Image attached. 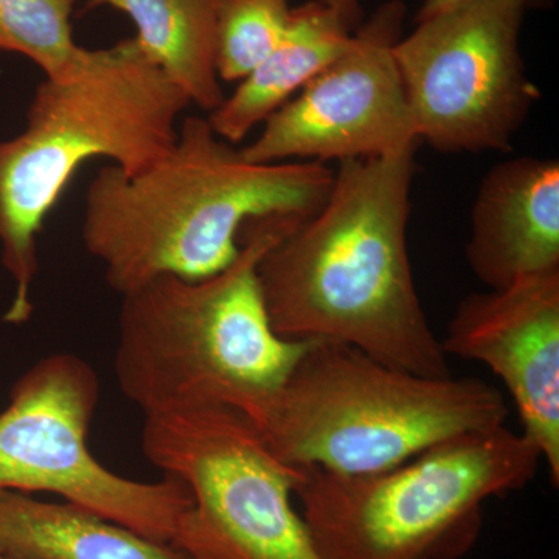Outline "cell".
<instances>
[{"instance_id": "obj_20", "label": "cell", "mask_w": 559, "mask_h": 559, "mask_svg": "<svg viewBox=\"0 0 559 559\" xmlns=\"http://www.w3.org/2000/svg\"><path fill=\"white\" fill-rule=\"evenodd\" d=\"M0 559H7V558L0 557Z\"/></svg>"}, {"instance_id": "obj_17", "label": "cell", "mask_w": 559, "mask_h": 559, "mask_svg": "<svg viewBox=\"0 0 559 559\" xmlns=\"http://www.w3.org/2000/svg\"><path fill=\"white\" fill-rule=\"evenodd\" d=\"M290 10L288 0H221L215 38L218 79H246L285 35Z\"/></svg>"}, {"instance_id": "obj_1", "label": "cell", "mask_w": 559, "mask_h": 559, "mask_svg": "<svg viewBox=\"0 0 559 559\" xmlns=\"http://www.w3.org/2000/svg\"><path fill=\"white\" fill-rule=\"evenodd\" d=\"M415 151L340 162L323 207L261 257V297L278 336L337 342L419 377H452L407 252Z\"/></svg>"}, {"instance_id": "obj_3", "label": "cell", "mask_w": 559, "mask_h": 559, "mask_svg": "<svg viewBox=\"0 0 559 559\" xmlns=\"http://www.w3.org/2000/svg\"><path fill=\"white\" fill-rule=\"evenodd\" d=\"M189 106L134 36L83 47L64 73L44 76L24 130L0 140V261L14 285L7 323L32 319L38 237L75 173L92 159L130 176L148 170L171 148Z\"/></svg>"}, {"instance_id": "obj_4", "label": "cell", "mask_w": 559, "mask_h": 559, "mask_svg": "<svg viewBox=\"0 0 559 559\" xmlns=\"http://www.w3.org/2000/svg\"><path fill=\"white\" fill-rule=\"evenodd\" d=\"M297 224L257 221L223 271L160 275L121 296L114 374L145 417L204 404L248 414L285 382L308 341L272 330L259 263Z\"/></svg>"}, {"instance_id": "obj_12", "label": "cell", "mask_w": 559, "mask_h": 559, "mask_svg": "<svg viewBox=\"0 0 559 559\" xmlns=\"http://www.w3.org/2000/svg\"><path fill=\"white\" fill-rule=\"evenodd\" d=\"M466 259L491 289L559 271V162L516 157L481 179Z\"/></svg>"}, {"instance_id": "obj_7", "label": "cell", "mask_w": 559, "mask_h": 559, "mask_svg": "<svg viewBox=\"0 0 559 559\" xmlns=\"http://www.w3.org/2000/svg\"><path fill=\"white\" fill-rule=\"evenodd\" d=\"M142 451L193 506L173 546L189 559H322L294 509L286 465L241 411L224 404L146 415Z\"/></svg>"}, {"instance_id": "obj_2", "label": "cell", "mask_w": 559, "mask_h": 559, "mask_svg": "<svg viewBox=\"0 0 559 559\" xmlns=\"http://www.w3.org/2000/svg\"><path fill=\"white\" fill-rule=\"evenodd\" d=\"M333 180L322 162H250L207 117L190 116L148 170H98L84 198L81 238L120 296L160 275L204 278L235 260L249 224L314 216Z\"/></svg>"}, {"instance_id": "obj_6", "label": "cell", "mask_w": 559, "mask_h": 559, "mask_svg": "<svg viewBox=\"0 0 559 559\" xmlns=\"http://www.w3.org/2000/svg\"><path fill=\"white\" fill-rule=\"evenodd\" d=\"M540 460L503 425L378 473L299 468L294 496L322 559H457L479 538L485 502L528 485Z\"/></svg>"}, {"instance_id": "obj_9", "label": "cell", "mask_w": 559, "mask_h": 559, "mask_svg": "<svg viewBox=\"0 0 559 559\" xmlns=\"http://www.w3.org/2000/svg\"><path fill=\"white\" fill-rule=\"evenodd\" d=\"M524 0H468L415 22L393 55L419 142L441 153H509L539 100L525 73Z\"/></svg>"}, {"instance_id": "obj_11", "label": "cell", "mask_w": 559, "mask_h": 559, "mask_svg": "<svg viewBox=\"0 0 559 559\" xmlns=\"http://www.w3.org/2000/svg\"><path fill=\"white\" fill-rule=\"evenodd\" d=\"M441 347L498 374L520 412L522 433L558 487L559 271L465 297Z\"/></svg>"}, {"instance_id": "obj_8", "label": "cell", "mask_w": 559, "mask_h": 559, "mask_svg": "<svg viewBox=\"0 0 559 559\" xmlns=\"http://www.w3.org/2000/svg\"><path fill=\"white\" fill-rule=\"evenodd\" d=\"M100 401L91 364L55 353L33 364L0 414V491L51 492L160 544L193 506L182 481H138L103 466L87 436Z\"/></svg>"}, {"instance_id": "obj_18", "label": "cell", "mask_w": 559, "mask_h": 559, "mask_svg": "<svg viewBox=\"0 0 559 559\" xmlns=\"http://www.w3.org/2000/svg\"><path fill=\"white\" fill-rule=\"evenodd\" d=\"M326 5L336 11L337 16L347 25L348 31L358 28L362 21V7L360 0H323Z\"/></svg>"}, {"instance_id": "obj_16", "label": "cell", "mask_w": 559, "mask_h": 559, "mask_svg": "<svg viewBox=\"0 0 559 559\" xmlns=\"http://www.w3.org/2000/svg\"><path fill=\"white\" fill-rule=\"evenodd\" d=\"M79 2L0 0V50L35 62L44 76L61 75L83 49L73 40L72 32V14Z\"/></svg>"}, {"instance_id": "obj_14", "label": "cell", "mask_w": 559, "mask_h": 559, "mask_svg": "<svg viewBox=\"0 0 559 559\" xmlns=\"http://www.w3.org/2000/svg\"><path fill=\"white\" fill-rule=\"evenodd\" d=\"M0 557L7 559H189L170 544L64 502L0 491Z\"/></svg>"}, {"instance_id": "obj_5", "label": "cell", "mask_w": 559, "mask_h": 559, "mask_svg": "<svg viewBox=\"0 0 559 559\" xmlns=\"http://www.w3.org/2000/svg\"><path fill=\"white\" fill-rule=\"evenodd\" d=\"M245 415L286 465L359 476L503 426L509 407L476 378L419 377L349 345L308 341L285 382Z\"/></svg>"}, {"instance_id": "obj_19", "label": "cell", "mask_w": 559, "mask_h": 559, "mask_svg": "<svg viewBox=\"0 0 559 559\" xmlns=\"http://www.w3.org/2000/svg\"><path fill=\"white\" fill-rule=\"evenodd\" d=\"M468 2V0H423L421 7H419L415 22L426 20V17L432 16V14L440 13V11L451 9V7L459 5V3ZM527 3L528 9L533 7H544L550 3L551 0H524Z\"/></svg>"}, {"instance_id": "obj_13", "label": "cell", "mask_w": 559, "mask_h": 559, "mask_svg": "<svg viewBox=\"0 0 559 559\" xmlns=\"http://www.w3.org/2000/svg\"><path fill=\"white\" fill-rule=\"evenodd\" d=\"M353 32L323 0L290 10L288 28L275 49L240 81L230 97L209 112L221 139L240 143L326 66L347 50Z\"/></svg>"}, {"instance_id": "obj_10", "label": "cell", "mask_w": 559, "mask_h": 559, "mask_svg": "<svg viewBox=\"0 0 559 559\" xmlns=\"http://www.w3.org/2000/svg\"><path fill=\"white\" fill-rule=\"evenodd\" d=\"M407 7L381 3L347 50L264 121L241 148L257 164L377 159L417 148L418 135L396 66Z\"/></svg>"}, {"instance_id": "obj_15", "label": "cell", "mask_w": 559, "mask_h": 559, "mask_svg": "<svg viewBox=\"0 0 559 559\" xmlns=\"http://www.w3.org/2000/svg\"><path fill=\"white\" fill-rule=\"evenodd\" d=\"M221 0H91L87 9L109 7L127 14L135 40L154 64L189 98L212 112L223 103L216 73V17Z\"/></svg>"}]
</instances>
